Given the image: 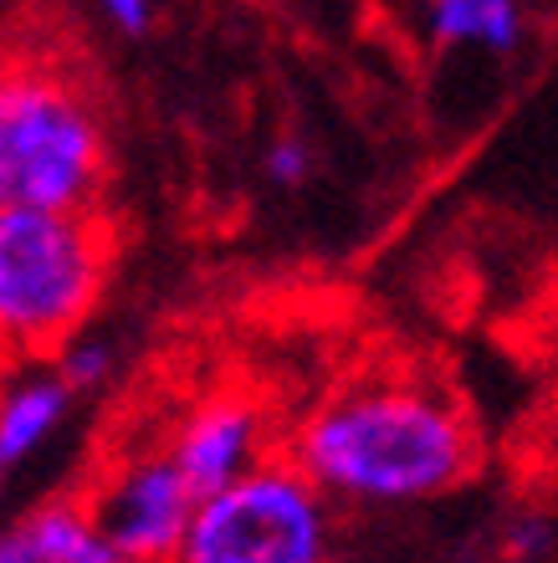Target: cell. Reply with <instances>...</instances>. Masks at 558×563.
<instances>
[{"mask_svg": "<svg viewBox=\"0 0 558 563\" xmlns=\"http://www.w3.org/2000/svg\"><path fill=\"white\" fill-rule=\"evenodd\" d=\"M103 563H160V559H129V553H108Z\"/></svg>", "mask_w": 558, "mask_h": 563, "instance_id": "obj_15", "label": "cell"}, {"mask_svg": "<svg viewBox=\"0 0 558 563\" xmlns=\"http://www.w3.org/2000/svg\"><path fill=\"white\" fill-rule=\"evenodd\" d=\"M175 563H338V507L282 451L195 503Z\"/></svg>", "mask_w": 558, "mask_h": 563, "instance_id": "obj_4", "label": "cell"}, {"mask_svg": "<svg viewBox=\"0 0 558 563\" xmlns=\"http://www.w3.org/2000/svg\"><path fill=\"white\" fill-rule=\"evenodd\" d=\"M73 410L77 395L67 389V379L42 358H26L15 374L0 379V461L15 472L42 451H52Z\"/></svg>", "mask_w": 558, "mask_h": 563, "instance_id": "obj_8", "label": "cell"}, {"mask_svg": "<svg viewBox=\"0 0 558 563\" xmlns=\"http://www.w3.org/2000/svg\"><path fill=\"white\" fill-rule=\"evenodd\" d=\"M108 123L88 82L46 57L0 62V210H98Z\"/></svg>", "mask_w": 558, "mask_h": 563, "instance_id": "obj_2", "label": "cell"}, {"mask_svg": "<svg viewBox=\"0 0 558 563\" xmlns=\"http://www.w3.org/2000/svg\"><path fill=\"white\" fill-rule=\"evenodd\" d=\"M507 553H513V563L554 559V518H544V512H517V518L507 522Z\"/></svg>", "mask_w": 558, "mask_h": 563, "instance_id": "obj_12", "label": "cell"}, {"mask_svg": "<svg viewBox=\"0 0 558 563\" xmlns=\"http://www.w3.org/2000/svg\"><path fill=\"white\" fill-rule=\"evenodd\" d=\"M83 503H88L108 553L175 563L200 497H195V487L179 476L164 435H149V441L113 445V451L98 461V472L88 476Z\"/></svg>", "mask_w": 558, "mask_h": 563, "instance_id": "obj_5", "label": "cell"}, {"mask_svg": "<svg viewBox=\"0 0 558 563\" xmlns=\"http://www.w3.org/2000/svg\"><path fill=\"white\" fill-rule=\"evenodd\" d=\"M108 543L83 492H46L0 522V563H103Z\"/></svg>", "mask_w": 558, "mask_h": 563, "instance_id": "obj_7", "label": "cell"}, {"mask_svg": "<svg viewBox=\"0 0 558 563\" xmlns=\"http://www.w3.org/2000/svg\"><path fill=\"white\" fill-rule=\"evenodd\" d=\"M46 364H52V369L67 379V389L83 400V395H98L118 374V343L108 339V333H98V328H77Z\"/></svg>", "mask_w": 558, "mask_h": 563, "instance_id": "obj_10", "label": "cell"}, {"mask_svg": "<svg viewBox=\"0 0 558 563\" xmlns=\"http://www.w3.org/2000/svg\"><path fill=\"white\" fill-rule=\"evenodd\" d=\"M113 272L98 210H0V358H52L92 323Z\"/></svg>", "mask_w": 558, "mask_h": 563, "instance_id": "obj_3", "label": "cell"}, {"mask_svg": "<svg viewBox=\"0 0 558 563\" xmlns=\"http://www.w3.org/2000/svg\"><path fill=\"white\" fill-rule=\"evenodd\" d=\"M92 5L123 36H149V26L160 21V0H92Z\"/></svg>", "mask_w": 558, "mask_h": 563, "instance_id": "obj_13", "label": "cell"}, {"mask_svg": "<svg viewBox=\"0 0 558 563\" xmlns=\"http://www.w3.org/2000/svg\"><path fill=\"white\" fill-rule=\"evenodd\" d=\"M6 487H11V466L0 461V522H6Z\"/></svg>", "mask_w": 558, "mask_h": 563, "instance_id": "obj_14", "label": "cell"}, {"mask_svg": "<svg viewBox=\"0 0 558 563\" xmlns=\"http://www.w3.org/2000/svg\"><path fill=\"white\" fill-rule=\"evenodd\" d=\"M420 31L436 52L513 57L528 36V0H420Z\"/></svg>", "mask_w": 558, "mask_h": 563, "instance_id": "obj_9", "label": "cell"}, {"mask_svg": "<svg viewBox=\"0 0 558 563\" xmlns=\"http://www.w3.org/2000/svg\"><path fill=\"white\" fill-rule=\"evenodd\" d=\"M179 476L195 487V497H210L216 487H231L236 476L256 472L277 451V420L272 405H262L247 389H206L160 430Z\"/></svg>", "mask_w": 558, "mask_h": 563, "instance_id": "obj_6", "label": "cell"}, {"mask_svg": "<svg viewBox=\"0 0 558 563\" xmlns=\"http://www.w3.org/2000/svg\"><path fill=\"white\" fill-rule=\"evenodd\" d=\"M282 451L338 512L426 507L482 472V435L467 405L411 369H369L333 385L303 410Z\"/></svg>", "mask_w": 558, "mask_h": 563, "instance_id": "obj_1", "label": "cell"}, {"mask_svg": "<svg viewBox=\"0 0 558 563\" xmlns=\"http://www.w3.org/2000/svg\"><path fill=\"white\" fill-rule=\"evenodd\" d=\"M266 179L272 185H282V190H303L313 175V148L303 144L297 134H277L272 144H266V159H262Z\"/></svg>", "mask_w": 558, "mask_h": 563, "instance_id": "obj_11", "label": "cell"}]
</instances>
